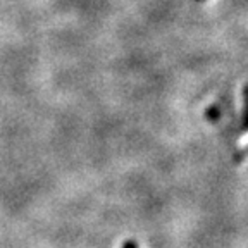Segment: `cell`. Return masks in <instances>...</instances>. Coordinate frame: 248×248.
<instances>
[{
  "label": "cell",
  "mask_w": 248,
  "mask_h": 248,
  "mask_svg": "<svg viewBox=\"0 0 248 248\" xmlns=\"http://www.w3.org/2000/svg\"><path fill=\"white\" fill-rule=\"evenodd\" d=\"M241 129L248 131V83L243 88V116H241Z\"/></svg>",
  "instance_id": "6da1fadb"
},
{
  "label": "cell",
  "mask_w": 248,
  "mask_h": 248,
  "mask_svg": "<svg viewBox=\"0 0 248 248\" xmlns=\"http://www.w3.org/2000/svg\"><path fill=\"white\" fill-rule=\"evenodd\" d=\"M121 248H138V245H136L133 240H128V241H124L123 247H121Z\"/></svg>",
  "instance_id": "7a4b0ae2"
},
{
  "label": "cell",
  "mask_w": 248,
  "mask_h": 248,
  "mask_svg": "<svg viewBox=\"0 0 248 248\" xmlns=\"http://www.w3.org/2000/svg\"><path fill=\"white\" fill-rule=\"evenodd\" d=\"M243 154H248V147H245V148H243V152H241V155H243Z\"/></svg>",
  "instance_id": "3957f363"
},
{
  "label": "cell",
  "mask_w": 248,
  "mask_h": 248,
  "mask_svg": "<svg viewBox=\"0 0 248 248\" xmlns=\"http://www.w3.org/2000/svg\"><path fill=\"white\" fill-rule=\"evenodd\" d=\"M197 2H203V0H197Z\"/></svg>",
  "instance_id": "277c9868"
}]
</instances>
